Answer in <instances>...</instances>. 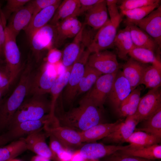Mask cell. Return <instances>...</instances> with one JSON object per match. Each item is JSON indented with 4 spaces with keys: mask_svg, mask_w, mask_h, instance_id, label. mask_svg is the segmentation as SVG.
Segmentation results:
<instances>
[{
    "mask_svg": "<svg viewBox=\"0 0 161 161\" xmlns=\"http://www.w3.org/2000/svg\"><path fill=\"white\" fill-rule=\"evenodd\" d=\"M102 110L90 100L83 97L78 107L55 116L60 125L80 132L104 123Z\"/></svg>",
    "mask_w": 161,
    "mask_h": 161,
    "instance_id": "6da1fadb",
    "label": "cell"
},
{
    "mask_svg": "<svg viewBox=\"0 0 161 161\" xmlns=\"http://www.w3.org/2000/svg\"><path fill=\"white\" fill-rule=\"evenodd\" d=\"M33 72L29 62L22 70L18 84L10 96L0 106V129L8 128L18 109L27 96Z\"/></svg>",
    "mask_w": 161,
    "mask_h": 161,
    "instance_id": "7a4b0ae2",
    "label": "cell"
},
{
    "mask_svg": "<svg viewBox=\"0 0 161 161\" xmlns=\"http://www.w3.org/2000/svg\"><path fill=\"white\" fill-rule=\"evenodd\" d=\"M25 100L15 114L8 129L19 123L41 119L49 114L50 101L45 95H33Z\"/></svg>",
    "mask_w": 161,
    "mask_h": 161,
    "instance_id": "3957f363",
    "label": "cell"
},
{
    "mask_svg": "<svg viewBox=\"0 0 161 161\" xmlns=\"http://www.w3.org/2000/svg\"><path fill=\"white\" fill-rule=\"evenodd\" d=\"M91 54L87 48L84 49L73 64L67 84L62 92L63 104L71 105L77 97L79 84Z\"/></svg>",
    "mask_w": 161,
    "mask_h": 161,
    "instance_id": "277c9868",
    "label": "cell"
},
{
    "mask_svg": "<svg viewBox=\"0 0 161 161\" xmlns=\"http://www.w3.org/2000/svg\"><path fill=\"white\" fill-rule=\"evenodd\" d=\"M123 16L120 15L112 20L109 19L100 28L92 38L86 48L91 53L97 52L112 48L117 30L123 20Z\"/></svg>",
    "mask_w": 161,
    "mask_h": 161,
    "instance_id": "5b68a950",
    "label": "cell"
},
{
    "mask_svg": "<svg viewBox=\"0 0 161 161\" xmlns=\"http://www.w3.org/2000/svg\"><path fill=\"white\" fill-rule=\"evenodd\" d=\"M58 75L54 65L46 62L31 77L27 96L44 95L50 93Z\"/></svg>",
    "mask_w": 161,
    "mask_h": 161,
    "instance_id": "8992f818",
    "label": "cell"
},
{
    "mask_svg": "<svg viewBox=\"0 0 161 161\" xmlns=\"http://www.w3.org/2000/svg\"><path fill=\"white\" fill-rule=\"evenodd\" d=\"M43 129L47 136H52L65 148L70 149L81 147L82 142L79 132L60 125L56 118L50 120Z\"/></svg>",
    "mask_w": 161,
    "mask_h": 161,
    "instance_id": "52a82bcc",
    "label": "cell"
},
{
    "mask_svg": "<svg viewBox=\"0 0 161 161\" xmlns=\"http://www.w3.org/2000/svg\"><path fill=\"white\" fill-rule=\"evenodd\" d=\"M4 54L6 65L10 72L12 80H15L22 69L21 53L16 42L15 36L6 26Z\"/></svg>",
    "mask_w": 161,
    "mask_h": 161,
    "instance_id": "ba28073f",
    "label": "cell"
},
{
    "mask_svg": "<svg viewBox=\"0 0 161 161\" xmlns=\"http://www.w3.org/2000/svg\"><path fill=\"white\" fill-rule=\"evenodd\" d=\"M49 114H47L40 119L24 121L9 128L5 133L1 135L4 144L22 138L36 131L43 129L44 125L51 119Z\"/></svg>",
    "mask_w": 161,
    "mask_h": 161,
    "instance_id": "9c48e42d",
    "label": "cell"
},
{
    "mask_svg": "<svg viewBox=\"0 0 161 161\" xmlns=\"http://www.w3.org/2000/svg\"><path fill=\"white\" fill-rule=\"evenodd\" d=\"M161 109V91L160 88L150 89L140 98L134 114L139 123L150 117Z\"/></svg>",
    "mask_w": 161,
    "mask_h": 161,
    "instance_id": "30bf717a",
    "label": "cell"
},
{
    "mask_svg": "<svg viewBox=\"0 0 161 161\" xmlns=\"http://www.w3.org/2000/svg\"><path fill=\"white\" fill-rule=\"evenodd\" d=\"M117 73L101 75L83 97L90 100L102 109L111 90Z\"/></svg>",
    "mask_w": 161,
    "mask_h": 161,
    "instance_id": "8fae6325",
    "label": "cell"
},
{
    "mask_svg": "<svg viewBox=\"0 0 161 161\" xmlns=\"http://www.w3.org/2000/svg\"><path fill=\"white\" fill-rule=\"evenodd\" d=\"M87 64L102 74L116 73L120 68L116 55L107 50L91 53Z\"/></svg>",
    "mask_w": 161,
    "mask_h": 161,
    "instance_id": "7c38bea8",
    "label": "cell"
},
{
    "mask_svg": "<svg viewBox=\"0 0 161 161\" xmlns=\"http://www.w3.org/2000/svg\"><path fill=\"white\" fill-rule=\"evenodd\" d=\"M130 146L129 145L125 146L108 145L91 142L82 145L78 151L84 160H96L112 155L117 151L126 149Z\"/></svg>",
    "mask_w": 161,
    "mask_h": 161,
    "instance_id": "4fadbf2b",
    "label": "cell"
},
{
    "mask_svg": "<svg viewBox=\"0 0 161 161\" xmlns=\"http://www.w3.org/2000/svg\"><path fill=\"white\" fill-rule=\"evenodd\" d=\"M134 25L145 32L161 47V6L154 10L143 19L133 22Z\"/></svg>",
    "mask_w": 161,
    "mask_h": 161,
    "instance_id": "5bb4252c",
    "label": "cell"
},
{
    "mask_svg": "<svg viewBox=\"0 0 161 161\" xmlns=\"http://www.w3.org/2000/svg\"><path fill=\"white\" fill-rule=\"evenodd\" d=\"M132 91L129 81L122 71L119 70L107 99L116 112L122 102Z\"/></svg>",
    "mask_w": 161,
    "mask_h": 161,
    "instance_id": "9a60e30c",
    "label": "cell"
},
{
    "mask_svg": "<svg viewBox=\"0 0 161 161\" xmlns=\"http://www.w3.org/2000/svg\"><path fill=\"white\" fill-rule=\"evenodd\" d=\"M139 122L134 115L128 117L121 121L112 132L102 139L107 143L122 144L126 142L134 131Z\"/></svg>",
    "mask_w": 161,
    "mask_h": 161,
    "instance_id": "2e32d148",
    "label": "cell"
},
{
    "mask_svg": "<svg viewBox=\"0 0 161 161\" xmlns=\"http://www.w3.org/2000/svg\"><path fill=\"white\" fill-rule=\"evenodd\" d=\"M85 14V24L95 30H98L109 19L106 0H100Z\"/></svg>",
    "mask_w": 161,
    "mask_h": 161,
    "instance_id": "e0dca14e",
    "label": "cell"
},
{
    "mask_svg": "<svg viewBox=\"0 0 161 161\" xmlns=\"http://www.w3.org/2000/svg\"><path fill=\"white\" fill-rule=\"evenodd\" d=\"M42 129L33 132L25 138L27 150L33 152L36 155L53 160L52 153L46 142V137L47 135L42 131Z\"/></svg>",
    "mask_w": 161,
    "mask_h": 161,
    "instance_id": "ac0fdd59",
    "label": "cell"
},
{
    "mask_svg": "<svg viewBox=\"0 0 161 161\" xmlns=\"http://www.w3.org/2000/svg\"><path fill=\"white\" fill-rule=\"evenodd\" d=\"M55 36V26L47 24L36 32L30 38L32 49L41 51L52 48Z\"/></svg>",
    "mask_w": 161,
    "mask_h": 161,
    "instance_id": "d6986e66",
    "label": "cell"
},
{
    "mask_svg": "<svg viewBox=\"0 0 161 161\" xmlns=\"http://www.w3.org/2000/svg\"><path fill=\"white\" fill-rule=\"evenodd\" d=\"M31 1L12 14L6 27L16 36L30 23L32 18L33 9Z\"/></svg>",
    "mask_w": 161,
    "mask_h": 161,
    "instance_id": "ffe728a7",
    "label": "cell"
},
{
    "mask_svg": "<svg viewBox=\"0 0 161 161\" xmlns=\"http://www.w3.org/2000/svg\"><path fill=\"white\" fill-rule=\"evenodd\" d=\"M85 26L83 23L80 31L74 38L72 41L64 48L63 52L61 62L66 68L72 66L85 49L83 44V35Z\"/></svg>",
    "mask_w": 161,
    "mask_h": 161,
    "instance_id": "44dd1931",
    "label": "cell"
},
{
    "mask_svg": "<svg viewBox=\"0 0 161 161\" xmlns=\"http://www.w3.org/2000/svg\"><path fill=\"white\" fill-rule=\"evenodd\" d=\"M146 66L131 58L123 65L122 71L133 90L141 84Z\"/></svg>",
    "mask_w": 161,
    "mask_h": 161,
    "instance_id": "7402d4cb",
    "label": "cell"
},
{
    "mask_svg": "<svg viewBox=\"0 0 161 161\" xmlns=\"http://www.w3.org/2000/svg\"><path fill=\"white\" fill-rule=\"evenodd\" d=\"M122 121L119 120L114 123H100L80 132L82 143L94 142L103 139L114 131Z\"/></svg>",
    "mask_w": 161,
    "mask_h": 161,
    "instance_id": "603a6c76",
    "label": "cell"
},
{
    "mask_svg": "<svg viewBox=\"0 0 161 161\" xmlns=\"http://www.w3.org/2000/svg\"><path fill=\"white\" fill-rule=\"evenodd\" d=\"M61 3L47 7L34 16L29 24L24 30L30 38L35 32L50 22Z\"/></svg>",
    "mask_w": 161,
    "mask_h": 161,
    "instance_id": "cb8c5ba5",
    "label": "cell"
},
{
    "mask_svg": "<svg viewBox=\"0 0 161 161\" xmlns=\"http://www.w3.org/2000/svg\"><path fill=\"white\" fill-rule=\"evenodd\" d=\"M79 7V0L62 1L50 21L49 24L55 26L69 18L77 17Z\"/></svg>",
    "mask_w": 161,
    "mask_h": 161,
    "instance_id": "d4e9b609",
    "label": "cell"
},
{
    "mask_svg": "<svg viewBox=\"0 0 161 161\" xmlns=\"http://www.w3.org/2000/svg\"><path fill=\"white\" fill-rule=\"evenodd\" d=\"M123 155L132 156L145 159L156 160L161 158V145L158 144L139 147H131L117 151Z\"/></svg>",
    "mask_w": 161,
    "mask_h": 161,
    "instance_id": "484cf974",
    "label": "cell"
},
{
    "mask_svg": "<svg viewBox=\"0 0 161 161\" xmlns=\"http://www.w3.org/2000/svg\"><path fill=\"white\" fill-rule=\"evenodd\" d=\"M141 87L138 86L122 102L116 111L120 117L126 118L136 113L141 98Z\"/></svg>",
    "mask_w": 161,
    "mask_h": 161,
    "instance_id": "4316f807",
    "label": "cell"
},
{
    "mask_svg": "<svg viewBox=\"0 0 161 161\" xmlns=\"http://www.w3.org/2000/svg\"><path fill=\"white\" fill-rule=\"evenodd\" d=\"M114 46L117 50L118 57L125 60L129 52L134 47L133 44L130 29L128 25L119 30L117 33L114 41Z\"/></svg>",
    "mask_w": 161,
    "mask_h": 161,
    "instance_id": "83f0119b",
    "label": "cell"
},
{
    "mask_svg": "<svg viewBox=\"0 0 161 161\" xmlns=\"http://www.w3.org/2000/svg\"><path fill=\"white\" fill-rule=\"evenodd\" d=\"M129 27L132 40L134 47L145 48L155 52L160 47L154 40L145 32L133 24Z\"/></svg>",
    "mask_w": 161,
    "mask_h": 161,
    "instance_id": "f1b7e54d",
    "label": "cell"
},
{
    "mask_svg": "<svg viewBox=\"0 0 161 161\" xmlns=\"http://www.w3.org/2000/svg\"><path fill=\"white\" fill-rule=\"evenodd\" d=\"M72 67L66 68L64 72L58 75L51 89V108L49 114L51 116L55 115V109L58 98L67 84Z\"/></svg>",
    "mask_w": 161,
    "mask_h": 161,
    "instance_id": "f546056e",
    "label": "cell"
},
{
    "mask_svg": "<svg viewBox=\"0 0 161 161\" xmlns=\"http://www.w3.org/2000/svg\"><path fill=\"white\" fill-rule=\"evenodd\" d=\"M27 150L24 140L21 138L0 147V161H9Z\"/></svg>",
    "mask_w": 161,
    "mask_h": 161,
    "instance_id": "4dcf8cb0",
    "label": "cell"
},
{
    "mask_svg": "<svg viewBox=\"0 0 161 161\" xmlns=\"http://www.w3.org/2000/svg\"><path fill=\"white\" fill-rule=\"evenodd\" d=\"M161 0H157L154 3L131 10L121 12L126 17L124 23L126 25L140 21L146 16L160 5Z\"/></svg>",
    "mask_w": 161,
    "mask_h": 161,
    "instance_id": "1f68e13d",
    "label": "cell"
},
{
    "mask_svg": "<svg viewBox=\"0 0 161 161\" xmlns=\"http://www.w3.org/2000/svg\"><path fill=\"white\" fill-rule=\"evenodd\" d=\"M128 55L136 61L143 64L150 63L161 69V62L153 51L148 49L134 47Z\"/></svg>",
    "mask_w": 161,
    "mask_h": 161,
    "instance_id": "d6a6232c",
    "label": "cell"
},
{
    "mask_svg": "<svg viewBox=\"0 0 161 161\" xmlns=\"http://www.w3.org/2000/svg\"><path fill=\"white\" fill-rule=\"evenodd\" d=\"M143 121L144 123L141 127L136 128L134 131H143L161 140V109Z\"/></svg>",
    "mask_w": 161,
    "mask_h": 161,
    "instance_id": "836d02e7",
    "label": "cell"
},
{
    "mask_svg": "<svg viewBox=\"0 0 161 161\" xmlns=\"http://www.w3.org/2000/svg\"><path fill=\"white\" fill-rule=\"evenodd\" d=\"M102 75L100 72L86 64L79 84L77 97L89 91Z\"/></svg>",
    "mask_w": 161,
    "mask_h": 161,
    "instance_id": "e575fe53",
    "label": "cell"
},
{
    "mask_svg": "<svg viewBox=\"0 0 161 161\" xmlns=\"http://www.w3.org/2000/svg\"><path fill=\"white\" fill-rule=\"evenodd\" d=\"M161 140L141 131H135L127 140L131 147H139L158 144Z\"/></svg>",
    "mask_w": 161,
    "mask_h": 161,
    "instance_id": "d590c367",
    "label": "cell"
},
{
    "mask_svg": "<svg viewBox=\"0 0 161 161\" xmlns=\"http://www.w3.org/2000/svg\"><path fill=\"white\" fill-rule=\"evenodd\" d=\"M141 84L150 89L160 88L161 85V69L153 65L146 67Z\"/></svg>",
    "mask_w": 161,
    "mask_h": 161,
    "instance_id": "8d00e7d4",
    "label": "cell"
},
{
    "mask_svg": "<svg viewBox=\"0 0 161 161\" xmlns=\"http://www.w3.org/2000/svg\"><path fill=\"white\" fill-rule=\"evenodd\" d=\"M81 23L77 17H72L66 19L55 26V36L54 44L57 46L61 45L66 40V35L71 28Z\"/></svg>",
    "mask_w": 161,
    "mask_h": 161,
    "instance_id": "74e56055",
    "label": "cell"
},
{
    "mask_svg": "<svg viewBox=\"0 0 161 161\" xmlns=\"http://www.w3.org/2000/svg\"><path fill=\"white\" fill-rule=\"evenodd\" d=\"M50 137L49 147L55 161H69L72 156L69 150L64 148L55 137Z\"/></svg>",
    "mask_w": 161,
    "mask_h": 161,
    "instance_id": "f35d334b",
    "label": "cell"
},
{
    "mask_svg": "<svg viewBox=\"0 0 161 161\" xmlns=\"http://www.w3.org/2000/svg\"><path fill=\"white\" fill-rule=\"evenodd\" d=\"M31 0H8L3 10L0 13L3 22L6 24V20L10 16L26 5Z\"/></svg>",
    "mask_w": 161,
    "mask_h": 161,
    "instance_id": "ab89813d",
    "label": "cell"
},
{
    "mask_svg": "<svg viewBox=\"0 0 161 161\" xmlns=\"http://www.w3.org/2000/svg\"><path fill=\"white\" fill-rule=\"evenodd\" d=\"M157 0H123L118 7L121 12L127 11L153 4Z\"/></svg>",
    "mask_w": 161,
    "mask_h": 161,
    "instance_id": "60d3db41",
    "label": "cell"
},
{
    "mask_svg": "<svg viewBox=\"0 0 161 161\" xmlns=\"http://www.w3.org/2000/svg\"><path fill=\"white\" fill-rule=\"evenodd\" d=\"M62 1L60 0H31V3L33 9L32 18L41 10L50 6L60 3Z\"/></svg>",
    "mask_w": 161,
    "mask_h": 161,
    "instance_id": "b9f144b4",
    "label": "cell"
},
{
    "mask_svg": "<svg viewBox=\"0 0 161 161\" xmlns=\"http://www.w3.org/2000/svg\"><path fill=\"white\" fill-rule=\"evenodd\" d=\"M0 63V89L9 88L13 82L6 65Z\"/></svg>",
    "mask_w": 161,
    "mask_h": 161,
    "instance_id": "7bdbcfd3",
    "label": "cell"
},
{
    "mask_svg": "<svg viewBox=\"0 0 161 161\" xmlns=\"http://www.w3.org/2000/svg\"><path fill=\"white\" fill-rule=\"evenodd\" d=\"M63 52L57 48H52L48 51L46 61L50 64L55 65L61 62Z\"/></svg>",
    "mask_w": 161,
    "mask_h": 161,
    "instance_id": "ee69618b",
    "label": "cell"
},
{
    "mask_svg": "<svg viewBox=\"0 0 161 161\" xmlns=\"http://www.w3.org/2000/svg\"><path fill=\"white\" fill-rule=\"evenodd\" d=\"M110 156L109 160L112 161H156V160L148 159L132 156L121 154L117 152Z\"/></svg>",
    "mask_w": 161,
    "mask_h": 161,
    "instance_id": "f6af8a7d",
    "label": "cell"
},
{
    "mask_svg": "<svg viewBox=\"0 0 161 161\" xmlns=\"http://www.w3.org/2000/svg\"><path fill=\"white\" fill-rule=\"evenodd\" d=\"M119 1L117 0H106L108 12L110 16V19L115 18L119 16L120 13L119 12L117 3Z\"/></svg>",
    "mask_w": 161,
    "mask_h": 161,
    "instance_id": "bcb514c9",
    "label": "cell"
},
{
    "mask_svg": "<svg viewBox=\"0 0 161 161\" xmlns=\"http://www.w3.org/2000/svg\"><path fill=\"white\" fill-rule=\"evenodd\" d=\"M100 0H79V7L77 17L85 14L93 5Z\"/></svg>",
    "mask_w": 161,
    "mask_h": 161,
    "instance_id": "7dc6e473",
    "label": "cell"
},
{
    "mask_svg": "<svg viewBox=\"0 0 161 161\" xmlns=\"http://www.w3.org/2000/svg\"><path fill=\"white\" fill-rule=\"evenodd\" d=\"M6 26L0 13V57L1 59L4 56V48L5 39L4 28Z\"/></svg>",
    "mask_w": 161,
    "mask_h": 161,
    "instance_id": "c3c4849f",
    "label": "cell"
},
{
    "mask_svg": "<svg viewBox=\"0 0 161 161\" xmlns=\"http://www.w3.org/2000/svg\"><path fill=\"white\" fill-rule=\"evenodd\" d=\"M81 23L73 27L66 34L65 39L75 37L79 32L82 27Z\"/></svg>",
    "mask_w": 161,
    "mask_h": 161,
    "instance_id": "681fc988",
    "label": "cell"
},
{
    "mask_svg": "<svg viewBox=\"0 0 161 161\" xmlns=\"http://www.w3.org/2000/svg\"><path fill=\"white\" fill-rule=\"evenodd\" d=\"M84 159L80 155L78 151L72 155L69 161H84Z\"/></svg>",
    "mask_w": 161,
    "mask_h": 161,
    "instance_id": "f907efd6",
    "label": "cell"
},
{
    "mask_svg": "<svg viewBox=\"0 0 161 161\" xmlns=\"http://www.w3.org/2000/svg\"><path fill=\"white\" fill-rule=\"evenodd\" d=\"M49 159L44 157L36 155L33 157L31 161H50Z\"/></svg>",
    "mask_w": 161,
    "mask_h": 161,
    "instance_id": "816d5d0a",
    "label": "cell"
},
{
    "mask_svg": "<svg viewBox=\"0 0 161 161\" xmlns=\"http://www.w3.org/2000/svg\"><path fill=\"white\" fill-rule=\"evenodd\" d=\"M9 88H6L3 89H0V102L2 100L1 98L7 92Z\"/></svg>",
    "mask_w": 161,
    "mask_h": 161,
    "instance_id": "f5cc1de1",
    "label": "cell"
},
{
    "mask_svg": "<svg viewBox=\"0 0 161 161\" xmlns=\"http://www.w3.org/2000/svg\"><path fill=\"white\" fill-rule=\"evenodd\" d=\"M9 161H21V160H19L18 159L14 158L10 160Z\"/></svg>",
    "mask_w": 161,
    "mask_h": 161,
    "instance_id": "db71d44e",
    "label": "cell"
},
{
    "mask_svg": "<svg viewBox=\"0 0 161 161\" xmlns=\"http://www.w3.org/2000/svg\"><path fill=\"white\" fill-rule=\"evenodd\" d=\"M2 145H2V143L1 140V138H0V146H1Z\"/></svg>",
    "mask_w": 161,
    "mask_h": 161,
    "instance_id": "11a10c76",
    "label": "cell"
},
{
    "mask_svg": "<svg viewBox=\"0 0 161 161\" xmlns=\"http://www.w3.org/2000/svg\"><path fill=\"white\" fill-rule=\"evenodd\" d=\"M96 160H86V161H96Z\"/></svg>",
    "mask_w": 161,
    "mask_h": 161,
    "instance_id": "9f6ffc18",
    "label": "cell"
},
{
    "mask_svg": "<svg viewBox=\"0 0 161 161\" xmlns=\"http://www.w3.org/2000/svg\"><path fill=\"white\" fill-rule=\"evenodd\" d=\"M3 61L2 60V59L0 57V63H2Z\"/></svg>",
    "mask_w": 161,
    "mask_h": 161,
    "instance_id": "6f0895ef",
    "label": "cell"
},
{
    "mask_svg": "<svg viewBox=\"0 0 161 161\" xmlns=\"http://www.w3.org/2000/svg\"><path fill=\"white\" fill-rule=\"evenodd\" d=\"M2 102V100H1V101L0 102V105H1V103Z\"/></svg>",
    "mask_w": 161,
    "mask_h": 161,
    "instance_id": "680465c9",
    "label": "cell"
},
{
    "mask_svg": "<svg viewBox=\"0 0 161 161\" xmlns=\"http://www.w3.org/2000/svg\"><path fill=\"white\" fill-rule=\"evenodd\" d=\"M96 161H97L96 160ZM108 161H112L110 160H108Z\"/></svg>",
    "mask_w": 161,
    "mask_h": 161,
    "instance_id": "91938a15",
    "label": "cell"
},
{
    "mask_svg": "<svg viewBox=\"0 0 161 161\" xmlns=\"http://www.w3.org/2000/svg\"></svg>",
    "mask_w": 161,
    "mask_h": 161,
    "instance_id": "94428289",
    "label": "cell"
}]
</instances>
